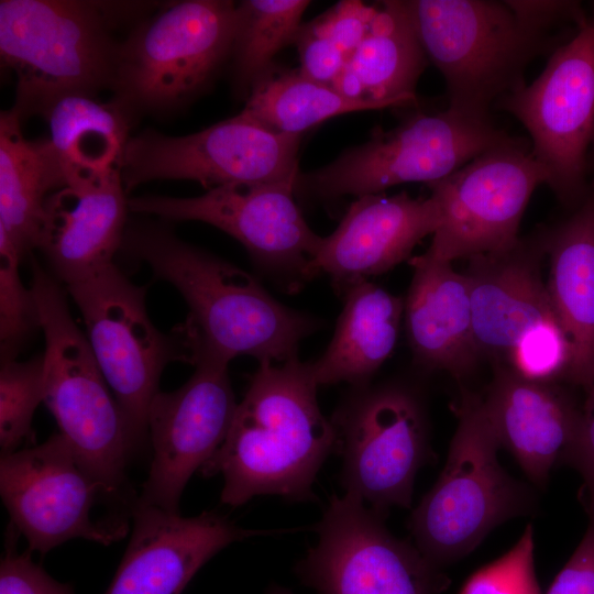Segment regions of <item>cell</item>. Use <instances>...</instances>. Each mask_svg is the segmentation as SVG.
<instances>
[{"label":"cell","mask_w":594,"mask_h":594,"mask_svg":"<svg viewBox=\"0 0 594 594\" xmlns=\"http://www.w3.org/2000/svg\"><path fill=\"white\" fill-rule=\"evenodd\" d=\"M120 251L183 296L188 315L173 332L194 366L229 365L239 355L284 363L320 327L315 317L277 301L248 272L180 240L163 223H128Z\"/></svg>","instance_id":"1"},{"label":"cell","mask_w":594,"mask_h":594,"mask_svg":"<svg viewBox=\"0 0 594 594\" xmlns=\"http://www.w3.org/2000/svg\"><path fill=\"white\" fill-rule=\"evenodd\" d=\"M317 387L310 363L298 358L258 363L223 443L201 468L205 476L222 475L223 504L237 507L266 494L315 498L316 475L337 449Z\"/></svg>","instance_id":"2"},{"label":"cell","mask_w":594,"mask_h":594,"mask_svg":"<svg viewBox=\"0 0 594 594\" xmlns=\"http://www.w3.org/2000/svg\"><path fill=\"white\" fill-rule=\"evenodd\" d=\"M138 4V3H136ZM127 2L1 0L0 55L16 78L13 109L42 116L59 98L110 88Z\"/></svg>","instance_id":"3"},{"label":"cell","mask_w":594,"mask_h":594,"mask_svg":"<svg viewBox=\"0 0 594 594\" xmlns=\"http://www.w3.org/2000/svg\"><path fill=\"white\" fill-rule=\"evenodd\" d=\"M30 287L45 339L43 403L107 496L124 497L127 468L138 447L122 410L70 315L62 283L34 261Z\"/></svg>","instance_id":"4"},{"label":"cell","mask_w":594,"mask_h":594,"mask_svg":"<svg viewBox=\"0 0 594 594\" xmlns=\"http://www.w3.org/2000/svg\"><path fill=\"white\" fill-rule=\"evenodd\" d=\"M426 55L444 78L448 108L491 120L492 107L525 82L537 57L557 44L506 1L405 0Z\"/></svg>","instance_id":"5"},{"label":"cell","mask_w":594,"mask_h":594,"mask_svg":"<svg viewBox=\"0 0 594 594\" xmlns=\"http://www.w3.org/2000/svg\"><path fill=\"white\" fill-rule=\"evenodd\" d=\"M439 479L410 516L417 549L442 568L469 554L496 526L532 509L528 488L501 466L483 398L464 391Z\"/></svg>","instance_id":"6"},{"label":"cell","mask_w":594,"mask_h":594,"mask_svg":"<svg viewBox=\"0 0 594 594\" xmlns=\"http://www.w3.org/2000/svg\"><path fill=\"white\" fill-rule=\"evenodd\" d=\"M235 2H169L120 41L110 89L134 117L179 109L229 61Z\"/></svg>","instance_id":"7"},{"label":"cell","mask_w":594,"mask_h":594,"mask_svg":"<svg viewBox=\"0 0 594 594\" xmlns=\"http://www.w3.org/2000/svg\"><path fill=\"white\" fill-rule=\"evenodd\" d=\"M513 139L492 120L449 108L433 114L416 113L394 129L376 130L370 141L333 162L299 173L295 193L331 200L380 194L406 183L428 185Z\"/></svg>","instance_id":"8"},{"label":"cell","mask_w":594,"mask_h":594,"mask_svg":"<svg viewBox=\"0 0 594 594\" xmlns=\"http://www.w3.org/2000/svg\"><path fill=\"white\" fill-rule=\"evenodd\" d=\"M82 317L100 371L139 448L148 439L147 417L160 378L173 361L189 363L180 339L152 323L146 289L109 264L64 285Z\"/></svg>","instance_id":"9"},{"label":"cell","mask_w":594,"mask_h":594,"mask_svg":"<svg viewBox=\"0 0 594 594\" xmlns=\"http://www.w3.org/2000/svg\"><path fill=\"white\" fill-rule=\"evenodd\" d=\"M496 107L527 130L546 185L563 205L578 207L587 195V151L594 139V14L550 55L532 82Z\"/></svg>","instance_id":"10"},{"label":"cell","mask_w":594,"mask_h":594,"mask_svg":"<svg viewBox=\"0 0 594 594\" xmlns=\"http://www.w3.org/2000/svg\"><path fill=\"white\" fill-rule=\"evenodd\" d=\"M300 140L241 112L183 136L146 130L128 142L122 182L127 193L152 180H191L207 190L235 184L296 183Z\"/></svg>","instance_id":"11"},{"label":"cell","mask_w":594,"mask_h":594,"mask_svg":"<svg viewBox=\"0 0 594 594\" xmlns=\"http://www.w3.org/2000/svg\"><path fill=\"white\" fill-rule=\"evenodd\" d=\"M542 184L547 174L530 145L515 138L428 184L440 223L425 254L452 263L510 249L520 239L531 195Z\"/></svg>","instance_id":"12"},{"label":"cell","mask_w":594,"mask_h":594,"mask_svg":"<svg viewBox=\"0 0 594 594\" xmlns=\"http://www.w3.org/2000/svg\"><path fill=\"white\" fill-rule=\"evenodd\" d=\"M359 498L334 495L318 542L295 565L317 594H440L450 580L416 546L394 537Z\"/></svg>","instance_id":"13"},{"label":"cell","mask_w":594,"mask_h":594,"mask_svg":"<svg viewBox=\"0 0 594 594\" xmlns=\"http://www.w3.org/2000/svg\"><path fill=\"white\" fill-rule=\"evenodd\" d=\"M295 182L227 185L197 197L157 195L129 199V210L165 220L200 221L238 240L263 270L297 290L322 237L316 234L295 201Z\"/></svg>","instance_id":"14"},{"label":"cell","mask_w":594,"mask_h":594,"mask_svg":"<svg viewBox=\"0 0 594 594\" xmlns=\"http://www.w3.org/2000/svg\"><path fill=\"white\" fill-rule=\"evenodd\" d=\"M0 494L10 525L24 536L29 551L45 554L76 538L109 546L128 531L122 519L92 518L97 502L109 497L59 432L1 457Z\"/></svg>","instance_id":"15"},{"label":"cell","mask_w":594,"mask_h":594,"mask_svg":"<svg viewBox=\"0 0 594 594\" xmlns=\"http://www.w3.org/2000/svg\"><path fill=\"white\" fill-rule=\"evenodd\" d=\"M332 422L345 494L382 517L392 506L409 508L416 473L427 457L416 398L399 387H361Z\"/></svg>","instance_id":"16"},{"label":"cell","mask_w":594,"mask_h":594,"mask_svg":"<svg viewBox=\"0 0 594 594\" xmlns=\"http://www.w3.org/2000/svg\"><path fill=\"white\" fill-rule=\"evenodd\" d=\"M237 407L222 363L200 362L183 386L160 392L148 410L153 455L138 501L179 513L186 484L223 443Z\"/></svg>","instance_id":"17"},{"label":"cell","mask_w":594,"mask_h":594,"mask_svg":"<svg viewBox=\"0 0 594 594\" xmlns=\"http://www.w3.org/2000/svg\"><path fill=\"white\" fill-rule=\"evenodd\" d=\"M129 544L105 594H183L229 544L272 531L243 529L216 512L184 517L135 501Z\"/></svg>","instance_id":"18"},{"label":"cell","mask_w":594,"mask_h":594,"mask_svg":"<svg viewBox=\"0 0 594 594\" xmlns=\"http://www.w3.org/2000/svg\"><path fill=\"white\" fill-rule=\"evenodd\" d=\"M439 223V207L431 196L414 198L402 191L359 197L337 229L322 238L309 265V279L327 274L343 294L351 285L408 260Z\"/></svg>","instance_id":"19"},{"label":"cell","mask_w":594,"mask_h":594,"mask_svg":"<svg viewBox=\"0 0 594 594\" xmlns=\"http://www.w3.org/2000/svg\"><path fill=\"white\" fill-rule=\"evenodd\" d=\"M544 256L543 230L539 227L508 250L468 260L464 274L481 359L496 365L506 362L531 330L560 323L541 274Z\"/></svg>","instance_id":"20"},{"label":"cell","mask_w":594,"mask_h":594,"mask_svg":"<svg viewBox=\"0 0 594 594\" xmlns=\"http://www.w3.org/2000/svg\"><path fill=\"white\" fill-rule=\"evenodd\" d=\"M482 398L501 448L534 484L544 486L573 440L581 405L559 382L527 380L503 364Z\"/></svg>","instance_id":"21"},{"label":"cell","mask_w":594,"mask_h":594,"mask_svg":"<svg viewBox=\"0 0 594 594\" xmlns=\"http://www.w3.org/2000/svg\"><path fill=\"white\" fill-rule=\"evenodd\" d=\"M122 177L65 186L45 200L37 246L66 285L113 263L128 224Z\"/></svg>","instance_id":"22"},{"label":"cell","mask_w":594,"mask_h":594,"mask_svg":"<svg viewBox=\"0 0 594 594\" xmlns=\"http://www.w3.org/2000/svg\"><path fill=\"white\" fill-rule=\"evenodd\" d=\"M413 277L404 305L408 342L416 362L455 378L481 360L473 332L469 280L452 263L424 254L409 258Z\"/></svg>","instance_id":"23"},{"label":"cell","mask_w":594,"mask_h":594,"mask_svg":"<svg viewBox=\"0 0 594 594\" xmlns=\"http://www.w3.org/2000/svg\"><path fill=\"white\" fill-rule=\"evenodd\" d=\"M549 258L548 293L572 345L565 382H594V191L562 221L542 226Z\"/></svg>","instance_id":"24"},{"label":"cell","mask_w":594,"mask_h":594,"mask_svg":"<svg viewBox=\"0 0 594 594\" xmlns=\"http://www.w3.org/2000/svg\"><path fill=\"white\" fill-rule=\"evenodd\" d=\"M48 127V154L65 186L121 176L124 152L135 117L113 98L73 94L56 100L43 114Z\"/></svg>","instance_id":"25"},{"label":"cell","mask_w":594,"mask_h":594,"mask_svg":"<svg viewBox=\"0 0 594 594\" xmlns=\"http://www.w3.org/2000/svg\"><path fill=\"white\" fill-rule=\"evenodd\" d=\"M428 62L405 1H381L366 36L333 87L380 109L415 102Z\"/></svg>","instance_id":"26"},{"label":"cell","mask_w":594,"mask_h":594,"mask_svg":"<svg viewBox=\"0 0 594 594\" xmlns=\"http://www.w3.org/2000/svg\"><path fill=\"white\" fill-rule=\"evenodd\" d=\"M343 295L332 340L310 367L318 386L346 382L361 388L393 352L405 302L367 279Z\"/></svg>","instance_id":"27"},{"label":"cell","mask_w":594,"mask_h":594,"mask_svg":"<svg viewBox=\"0 0 594 594\" xmlns=\"http://www.w3.org/2000/svg\"><path fill=\"white\" fill-rule=\"evenodd\" d=\"M21 116L0 114V230L24 257L36 249L46 198L62 188L44 139L28 140Z\"/></svg>","instance_id":"28"},{"label":"cell","mask_w":594,"mask_h":594,"mask_svg":"<svg viewBox=\"0 0 594 594\" xmlns=\"http://www.w3.org/2000/svg\"><path fill=\"white\" fill-rule=\"evenodd\" d=\"M375 109L380 108L349 98L331 85L304 76L299 69L274 67L252 88L241 113L276 132L301 136L332 117Z\"/></svg>","instance_id":"29"},{"label":"cell","mask_w":594,"mask_h":594,"mask_svg":"<svg viewBox=\"0 0 594 594\" xmlns=\"http://www.w3.org/2000/svg\"><path fill=\"white\" fill-rule=\"evenodd\" d=\"M307 0H244L235 3L229 61L237 94L248 98L273 68L276 54L293 44Z\"/></svg>","instance_id":"30"},{"label":"cell","mask_w":594,"mask_h":594,"mask_svg":"<svg viewBox=\"0 0 594 594\" xmlns=\"http://www.w3.org/2000/svg\"><path fill=\"white\" fill-rule=\"evenodd\" d=\"M44 353L26 361L1 360V457L20 450V446L31 437L33 415L44 398Z\"/></svg>","instance_id":"31"},{"label":"cell","mask_w":594,"mask_h":594,"mask_svg":"<svg viewBox=\"0 0 594 594\" xmlns=\"http://www.w3.org/2000/svg\"><path fill=\"white\" fill-rule=\"evenodd\" d=\"M22 256L0 230V343L1 360L15 359L23 343L41 329L33 292L19 273Z\"/></svg>","instance_id":"32"},{"label":"cell","mask_w":594,"mask_h":594,"mask_svg":"<svg viewBox=\"0 0 594 594\" xmlns=\"http://www.w3.org/2000/svg\"><path fill=\"white\" fill-rule=\"evenodd\" d=\"M572 360V345L559 322L537 327L527 333L506 360L518 375L538 382L565 381Z\"/></svg>","instance_id":"33"},{"label":"cell","mask_w":594,"mask_h":594,"mask_svg":"<svg viewBox=\"0 0 594 594\" xmlns=\"http://www.w3.org/2000/svg\"><path fill=\"white\" fill-rule=\"evenodd\" d=\"M534 550V530L528 525L509 551L468 579L460 594H541Z\"/></svg>","instance_id":"34"},{"label":"cell","mask_w":594,"mask_h":594,"mask_svg":"<svg viewBox=\"0 0 594 594\" xmlns=\"http://www.w3.org/2000/svg\"><path fill=\"white\" fill-rule=\"evenodd\" d=\"M9 527L0 564V594H75L70 585L54 580L33 562L30 551H16L19 532L11 525Z\"/></svg>","instance_id":"35"},{"label":"cell","mask_w":594,"mask_h":594,"mask_svg":"<svg viewBox=\"0 0 594 594\" xmlns=\"http://www.w3.org/2000/svg\"><path fill=\"white\" fill-rule=\"evenodd\" d=\"M293 44L299 54V72L312 80L333 86L343 72L348 58L320 30L315 20L302 22Z\"/></svg>","instance_id":"36"},{"label":"cell","mask_w":594,"mask_h":594,"mask_svg":"<svg viewBox=\"0 0 594 594\" xmlns=\"http://www.w3.org/2000/svg\"><path fill=\"white\" fill-rule=\"evenodd\" d=\"M376 10L377 4L342 0L314 20L349 61L366 36Z\"/></svg>","instance_id":"37"},{"label":"cell","mask_w":594,"mask_h":594,"mask_svg":"<svg viewBox=\"0 0 594 594\" xmlns=\"http://www.w3.org/2000/svg\"><path fill=\"white\" fill-rule=\"evenodd\" d=\"M585 399L573 440L563 462L573 466L582 476L590 517H594V382L584 389Z\"/></svg>","instance_id":"38"},{"label":"cell","mask_w":594,"mask_h":594,"mask_svg":"<svg viewBox=\"0 0 594 594\" xmlns=\"http://www.w3.org/2000/svg\"><path fill=\"white\" fill-rule=\"evenodd\" d=\"M546 594H594V517Z\"/></svg>","instance_id":"39"},{"label":"cell","mask_w":594,"mask_h":594,"mask_svg":"<svg viewBox=\"0 0 594 594\" xmlns=\"http://www.w3.org/2000/svg\"><path fill=\"white\" fill-rule=\"evenodd\" d=\"M506 2L521 18L549 32L561 20L575 19L582 23L586 19L580 13L579 4L573 1L510 0Z\"/></svg>","instance_id":"40"},{"label":"cell","mask_w":594,"mask_h":594,"mask_svg":"<svg viewBox=\"0 0 594 594\" xmlns=\"http://www.w3.org/2000/svg\"><path fill=\"white\" fill-rule=\"evenodd\" d=\"M266 594H293L288 588L283 587L277 584H272L267 591Z\"/></svg>","instance_id":"41"},{"label":"cell","mask_w":594,"mask_h":594,"mask_svg":"<svg viewBox=\"0 0 594 594\" xmlns=\"http://www.w3.org/2000/svg\"><path fill=\"white\" fill-rule=\"evenodd\" d=\"M593 143H594V139H593Z\"/></svg>","instance_id":"42"}]
</instances>
